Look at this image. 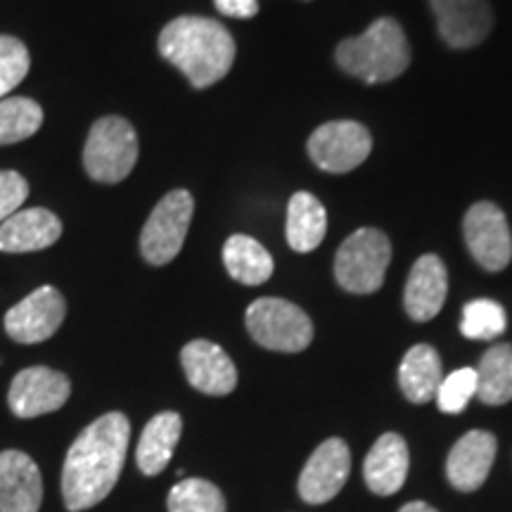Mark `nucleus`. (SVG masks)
<instances>
[{"mask_svg": "<svg viewBox=\"0 0 512 512\" xmlns=\"http://www.w3.org/2000/svg\"><path fill=\"white\" fill-rule=\"evenodd\" d=\"M131 422L124 413H107L83 430L62 467V498L69 512L105 501L124 470Z\"/></svg>", "mask_w": 512, "mask_h": 512, "instance_id": "1", "label": "nucleus"}, {"mask_svg": "<svg viewBox=\"0 0 512 512\" xmlns=\"http://www.w3.org/2000/svg\"><path fill=\"white\" fill-rule=\"evenodd\" d=\"M159 55L181 69L192 88H209L230 72L235 41L221 22L209 17H176L159 34Z\"/></svg>", "mask_w": 512, "mask_h": 512, "instance_id": "2", "label": "nucleus"}, {"mask_svg": "<svg viewBox=\"0 0 512 512\" xmlns=\"http://www.w3.org/2000/svg\"><path fill=\"white\" fill-rule=\"evenodd\" d=\"M335 57L339 67L356 79L387 83L406 72L411 48L401 24L392 17H380L361 36L339 43Z\"/></svg>", "mask_w": 512, "mask_h": 512, "instance_id": "3", "label": "nucleus"}, {"mask_svg": "<svg viewBox=\"0 0 512 512\" xmlns=\"http://www.w3.org/2000/svg\"><path fill=\"white\" fill-rule=\"evenodd\" d=\"M138 162V136L124 117H102L83 147V169L98 183H121Z\"/></svg>", "mask_w": 512, "mask_h": 512, "instance_id": "4", "label": "nucleus"}, {"mask_svg": "<svg viewBox=\"0 0 512 512\" xmlns=\"http://www.w3.org/2000/svg\"><path fill=\"white\" fill-rule=\"evenodd\" d=\"M392 259L389 238L377 228H361L342 242L335 256V278L351 294H373L382 287Z\"/></svg>", "mask_w": 512, "mask_h": 512, "instance_id": "5", "label": "nucleus"}, {"mask_svg": "<svg viewBox=\"0 0 512 512\" xmlns=\"http://www.w3.org/2000/svg\"><path fill=\"white\" fill-rule=\"evenodd\" d=\"M247 330L264 349L297 354L313 339V323L297 304L278 297H264L247 309Z\"/></svg>", "mask_w": 512, "mask_h": 512, "instance_id": "6", "label": "nucleus"}, {"mask_svg": "<svg viewBox=\"0 0 512 512\" xmlns=\"http://www.w3.org/2000/svg\"><path fill=\"white\" fill-rule=\"evenodd\" d=\"M195 200L188 190H171L157 202L140 233V252L152 266H166L183 249Z\"/></svg>", "mask_w": 512, "mask_h": 512, "instance_id": "7", "label": "nucleus"}, {"mask_svg": "<svg viewBox=\"0 0 512 512\" xmlns=\"http://www.w3.org/2000/svg\"><path fill=\"white\" fill-rule=\"evenodd\" d=\"M373 150L368 128L358 121H328L309 138V155L328 174H347L366 162Z\"/></svg>", "mask_w": 512, "mask_h": 512, "instance_id": "8", "label": "nucleus"}, {"mask_svg": "<svg viewBox=\"0 0 512 512\" xmlns=\"http://www.w3.org/2000/svg\"><path fill=\"white\" fill-rule=\"evenodd\" d=\"M465 242L475 261L486 271H503L512 259V235L508 219L494 202H477L467 209Z\"/></svg>", "mask_w": 512, "mask_h": 512, "instance_id": "9", "label": "nucleus"}, {"mask_svg": "<svg viewBox=\"0 0 512 512\" xmlns=\"http://www.w3.org/2000/svg\"><path fill=\"white\" fill-rule=\"evenodd\" d=\"M67 302L55 287L43 285L5 313V332L19 344L46 342L60 330Z\"/></svg>", "mask_w": 512, "mask_h": 512, "instance_id": "10", "label": "nucleus"}, {"mask_svg": "<svg viewBox=\"0 0 512 512\" xmlns=\"http://www.w3.org/2000/svg\"><path fill=\"white\" fill-rule=\"evenodd\" d=\"M72 394V382L53 368L34 366L15 375L8 392V406L17 418H38L55 413Z\"/></svg>", "mask_w": 512, "mask_h": 512, "instance_id": "11", "label": "nucleus"}, {"mask_svg": "<svg viewBox=\"0 0 512 512\" xmlns=\"http://www.w3.org/2000/svg\"><path fill=\"white\" fill-rule=\"evenodd\" d=\"M351 470L349 446L332 437L323 441L299 475V496L311 505H323L335 498L347 484Z\"/></svg>", "mask_w": 512, "mask_h": 512, "instance_id": "12", "label": "nucleus"}, {"mask_svg": "<svg viewBox=\"0 0 512 512\" xmlns=\"http://www.w3.org/2000/svg\"><path fill=\"white\" fill-rule=\"evenodd\" d=\"M439 36L456 50L475 48L494 29L489 0H430Z\"/></svg>", "mask_w": 512, "mask_h": 512, "instance_id": "13", "label": "nucleus"}, {"mask_svg": "<svg viewBox=\"0 0 512 512\" xmlns=\"http://www.w3.org/2000/svg\"><path fill=\"white\" fill-rule=\"evenodd\" d=\"M185 377L197 392L209 396H226L238 387V370L219 344L209 339H195L181 351Z\"/></svg>", "mask_w": 512, "mask_h": 512, "instance_id": "14", "label": "nucleus"}, {"mask_svg": "<svg viewBox=\"0 0 512 512\" xmlns=\"http://www.w3.org/2000/svg\"><path fill=\"white\" fill-rule=\"evenodd\" d=\"M43 503V477L22 451L0 453V512H38Z\"/></svg>", "mask_w": 512, "mask_h": 512, "instance_id": "15", "label": "nucleus"}, {"mask_svg": "<svg viewBox=\"0 0 512 512\" xmlns=\"http://www.w3.org/2000/svg\"><path fill=\"white\" fill-rule=\"evenodd\" d=\"M496 437L491 432L472 430L456 441L446 460V477L453 489L477 491L489 477L496 458Z\"/></svg>", "mask_w": 512, "mask_h": 512, "instance_id": "16", "label": "nucleus"}, {"mask_svg": "<svg viewBox=\"0 0 512 512\" xmlns=\"http://www.w3.org/2000/svg\"><path fill=\"white\" fill-rule=\"evenodd\" d=\"M448 294V273L437 254H425L415 261L408 275L403 306L408 316L418 323H427L441 311Z\"/></svg>", "mask_w": 512, "mask_h": 512, "instance_id": "17", "label": "nucleus"}, {"mask_svg": "<svg viewBox=\"0 0 512 512\" xmlns=\"http://www.w3.org/2000/svg\"><path fill=\"white\" fill-rule=\"evenodd\" d=\"M62 235V221L43 207L19 209L0 223V252L27 254L55 245Z\"/></svg>", "mask_w": 512, "mask_h": 512, "instance_id": "18", "label": "nucleus"}, {"mask_svg": "<svg viewBox=\"0 0 512 512\" xmlns=\"http://www.w3.org/2000/svg\"><path fill=\"white\" fill-rule=\"evenodd\" d=\"M408 477V446L401 434L387 432L370 448L363 463V479L377 496H392L406 484Z\"/></svg>", "mask_w": 512, "mask_h": 512, "instance_id": "19", "label": "nucleus"}, {"mask_svg": "<svg viewBox=\"0 0 512 512\" xmlns=\"http://www.w3.org/2000/svg\"><path fill=\"white\" fill-rule=\"evenodd\" d=\"M181 432L183 420L174 411L159 413L147 422L136 451V463L143 475L155 477L159 472H164V467L171 463V456H174Z\"/></svg>", "mask_w": 512, "mask_h": 512, "instance_id": "20", "label": "nucleus"}, {"mask_svg": "<svg viewBox=\"0 0 512 512\" xmlns=\"http://www.w3.org/2000/svg\"><path fill=\"white\" fill-rule=\"evenodd\" d=\"M328 230V214L311 192H294L290 204H287V242L294 252L306 254L313 252L325 238Z\"/></svg>", "mask_w": 512, "mask_h": 512, "instance_id": "21", "label": "nucleus"}, {"mask_svg": "<svg viewBox=\"0 0 512 512\" xmlns=\"http://www.w3.org/2000/svg\"><path fill=\"white\" fill-rule=\"evenodd\" d=\"M441 377V358L430 344H415L403 356L399 368V384L408 401L427 403L437 396Z\"/></svg>", "mask_w": 512, "mask_h": 512, "instance_id": "22", "label": "nucleus"}, {"mask_svg": "<svg viewBox=\"0 0 512 512\" xmlns=\"http://www.w3.org/2000/svg\"><path fill=\"white\" fill-rule=\"evenodd\" d=\"M223 264L230 278L242 285H264L273 275V259L261 242L249 235H233L223 245Z\"/></svg>", "mask_w": 512, "mask_h": 512, "instance_id": "23", "label": "nucleus"}, {"mask_svg": "<svg viewBox=\"0 0 512 512\" xmlns=\"http://www.w3.org/2000/svg\"><path fill=\"white\" fill-rule=\"evenodd\" d=\"M477 396L486 406L512 401V344H496L479 361Z\"/></svg>", "mask_w": 512, "mask_h": 512, "instance_id": "24", "label": "nucleus"}, {"mask_svg": "<svg viewBox=\"0 0 512 512\" xmlns=\"http://www.w3.org/2000/svg\"><path fill=\"white\" fill-rule=\"evenodd\" d=\"M43 124V110L31 98L0 100V145H12L38 133Z\"/></svg>", "mask_w": 512, "mask_h": 512, "instance_id": "25", "label": "nucleus"}, {"mask_svg": "<svg viewBox=\"0 0 512 512\" xmlns=\"http://www.w3.org/2000/svg\"><path fill=\"white\" fill-rule=\"evenodd\" d=\"M169 512H226V498L216 484L207 479H181L166 498Z\"/></svg>", "mask_w": 512, "mask_h": 512, "instance_id": "26", "label": "nucleus"}, {"mask_svg": "<svg viewBox=\"0 0 512 512\" xmlns=\"http://www.w3.org/2000/svg\"><path fill=\"white\" fill-rule=\"evenodd\" d=\"M505 328H508V316L494 299H475L465 304L460 332L467 339H494L503 335Z\"/></svg>", "mask_w": 512, "mask_h": 512, "instance_id": "27", "label": "nucleus"}, {"mask_svg": "<svg viewBox=\"0 0 512 512\" xmlns=\"http://www.w3.org/2000/svg\"><path fill=\"white\" fill-rule=\"evenodd\" d=\"M29 67L31 55L27 46L15 36L0 34V100L24 81Z\"/></svg>", "mask_w": 512, "mask_h": 512, "instance_id": "28", "label": "nucleus"}, {"mask_svg": "<svg viewBox=\"0 0 512 512\" xmlns=\"http://www.w3.org/2000/svg\"><path fill=\"white\" fill-rule=\"evenodd\" d=\"M472 396H477L475 368H460L441 380L434 399H437L439 411L456 415L465 411Z\"/></svg>", "mask_w": 512, "mask_h": 512, "instance_id": "29", "label": "nucleus"}, {"mask_svg": "<svg viewBox=\"0 0 512 512\" xmlns=\"http://www.w3.org/2000/svg\"><path fill=\"white\" fill-rule=\"evenodd\" d=\"M29 197L27 178L17 171H0V223L22 209Z\"/></svg>", "mask_w": 512, "mask_h": 512, "instance_id": "30", "label": "nucleus"}, {"mask_svg": "<svg viewBox=\"0 0 512 512\" xmlns=\"http://www.w3.org/2000/svg\"><path fill=\"white\" fill-rule=\"evenodd\" d=\"M216 10L226 17L249 19L259 12V0H214Z\"/></svg>", "mask_w": 512, "mask_h": 512, "instance_id": "31", "label": "nucleus"}, {"mask_svg": "<svg viewBox=\"0 0 512 512\" xmlns=\"http://www.w3.org/2000/svg\"><path fill=\"white\" fill-rule=\"evenodd\" d=\"M399 512H439V510H434L432 505H427V503H422V501H413V503L403 505Z\"/></svg>", "mask_w": 512, "mask_h": 512, "instance_id": "32", "label": "nucleus"}]
</instances>
